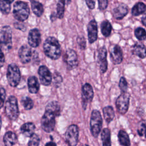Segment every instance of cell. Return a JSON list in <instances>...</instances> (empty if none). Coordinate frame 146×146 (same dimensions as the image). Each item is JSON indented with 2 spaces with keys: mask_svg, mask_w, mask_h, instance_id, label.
Instances as JSON below:
<instances>
[{
  "mask_svg": "<svg viewBox=\"0 0 146 146\" xmlns=\"http://www.w3.org/2000/svg\"><path fill=\"white\" fill-rule=\"evenodd\" d=\"M5 113L6 116L12 121L16 120L19 114L17 99L13 95L10 96L5 104Z\"/></svg>",
  "mask_w": 146,
  "mask_h": 146,
  "instance_id": "7a4b0ae2",
  "label": "cell"
},
{
  "mask_svg": "<svg viewBox=\"0 0 146 146\" xmlns=\"http://www.w3.org/2000/svg\"><path fill=\"white\" fill-rule=\"evenodd\" d=\"M107 51L104 47H101L98 51V62L99 65L100 71L102 74L105 73L107 70L108 63L107 60Z\"/></svg>",
  "mask_w": 146,
  "mask_h": 146,
  "instance_id": "9a60e30c",
  "label": "cell"
},
{
  "mask_svg": "<svg viewBox=\"0 0 146 146\" xmlns=\"http://www.w3.org/2000/svg\"><path fill=\"white\" fill-rule=\"evenodd\" d=\"M0 92H1V103H0L1 105H0V107L2 108L3 106L5 100V99H6V91H5V90L3 87H1Z\"/></svg>",
  "mask_w": 146,
  "mask_h": 146,
  "instance_id": "74e56055",
  "label": "cell"
},
{
  "mask_svg": "<svg viewBox=\"0 0 146 146\" xmlns=\"http://www.w3.org/2000/svg\"><path fill=\"white\" fill-rule=\"evenodd\" d=\"M94 97V91L92 86L89 83H85L82 87V105L85 110L87 104L90 103Z\"/></svg>",
  "mask_w": 146,
  "mask_h": 146,
  "instance_id": "30bf717a",
  "label": "cell"
},
{
  "mask_svg": "<svg viewBox=\"0 0 146 146\" xmlns=\"http://www.w3.org/2000/svg\"><path fill=\"white\" fill-rule=\"evenodd\" d=\"M30 1H31V0H30Z\"/></svg>",
  "mask_w": 146,
  "mask_h": 146,
  "instance_id": "c3c4849f",
  "label": "cell"
},
{
  "mask_svg": "<svg viewBox=\"0 0 146 146\" xmlns=\"http://www.w3.org/2000/svg\"><path fill=\"white\" fill-rule=\"evenodd\" d=\"M88 39L90 43H94L98 38V26L95 20L90 21L87 25Z\"/></svg>",
  "mask_w": 146,
  "mask_h": 146,
  "instance_id": "e0dca14e",
  "label": "cell"
},
{
  "mask_svg": "<svg viewBox=\"0 0 146 146\" xmlns=\"http://www.w3.org/2000/svg\"><path fill=\"white\" fill-rule=\"evenodd\" d=\"M41 42L40 33L37 29H33L30 30L28 36V42L32 47H38Z\"/></svg>",
  "mask_w": 146,
  "mask_h": 146,
  "instance_id": "2e32d148",
  "label": "cell"
},
{
  "mask_svg": "<svg viewBox=\"0 0 146 146\" xmlns=\"http://www.w3.org/2000/svg\"><path fill=\"white\" fill-rule=\"evenodd\" d=\"M132 53L140 58L146 57V47L141 43H136L132 48Z\"/></svg>",
  "mask_w": 146,
  "mask_h": 146,
  "instance_id": "7402d4cb",
  "label": "cell"
},
{
  "mask_svg": "<svg viewBox=\"0 0 146 146\" xmlns=\"http://www.w3.org/2000/svg\"><path fill=\"white\" fill-rule=\"evenodd\" d=\"M137 133L140 136H144L146 138V124L141 122L138 126Z\"/></svg>",
  "mask_w": 146,
  "mask_h": 146,
  "instance_id": "8d00e7d4",
  "label": "cell"
},
{
  "mask_svg": "<svg viewBox=\"0 0 146 146\" xmlns=\"http://www.w3.org/2000/svg\"><path fill=\"white\" fill-rule=\"evenodd\" d=\"M3 141L5 146H13L17 142V135L11 131H7L3 136Z\"/></svg>",
  "mask_w": 146,
  "mask_h": 146,
  "instance_id": "44dd1931",
  "label": "cell"
},
{
  "mask_svg": "<svg viewBox=\"0 0 146 146\" xmlns=\"http://www.w3.org/2000/svg\"><path fill=\"white\" fill-rule=\"evenodd\" d=\"M135 35L140 40H144L146 39V31L141 27H137L135 29Z\"/></svg>",
  "mask_w": 146,
  "mask_h": 146,
  "instance_id": "1f68e13d",
  "label": "cell"
},
{
  "mask_svg": "<svg viewBox=\"0 0 146 146\" xmlns=\"http://www.w3.org/2000/svg\"><path fill=\"white\" fill-rule=\"evenodd\" d=\"M79 128L76 124L70 125L65 132V139L69 146H76L78 142Z\"/></svg>",
  "mask_w": 146,
  "mask_h": 146,
  "instance_id": "ba28073f",
  "label": "cell"
},
{
  "mask_svg": "<svg viewBox=\"0 0 146 146\" xmlns=\"http://www.w3.org/2000/svg\"><path fill=\"white\" fill-rule=\"evenodd\" d=\"M0 9L1 11L4 14H7L10 13L11 9V5L10 3H9L5 2L3 0H1L0 2Z\"/></svg>",
  "mask_w": 146,
  "mask_h": 146,
  "instance_id": "d6a6232c",
  "label": "cell"
},
{
  "mask_svg": "<svg viewBox=\"0 0 146 146\" xmlns=\"http://www.w3.org/2000/svg\"><path fill=\"white\" fill-rule=\"evenodd\" d=\"M5 56H4V54L2 52V50L1 51V61H0V65H1V67H2L4 63H5Z\"/></svg>",
  "mask_w": 146,
  "mask_h": 146,
  "instance_id": "b9f144b4",
  "label": "cell"
},
{
  "mask_svg": "<svg viewBox=\"0 0 146 146\" xmlns=\"http://www.w3.org/2000/svg\"><path fill=\"white\" fill-rule=\"evenodd\" d=\"M119 141L122 146H130L131 143L128 133L124 130H120L117 135Z\"/></svg>",
  "mask_w": 146,
  "mask_h": 146,
  "instance_id": "4316f807",
  "label": "cell"
},
{
  "mask_svg": "<svg viewBox=\"0 0 146 146\" xmlns=\"http://www.w3.org/2000/svg\"><path fill=\"white\" fill-rule=\"evenodd\" d=\"M12 30L10 26H5L1 30L0 41L2 50H9L12 46Z\"/></svg>",
  "mask_w": 146,
  "mask_h": 146,
  "instance_id": "8992f818",
  "label": "cell"
},
{
  "mask_svg": "<svg viewBox=\"0 0 146 146\" xmlns=\"http://www.w3.org/2000/svg\"><path fill=\"white\" fill-rule=\"evenodd\" d=\"M63 60L69 70L74 69L78 66V56L74 50L69 48L66 50L63 55Z\"/></svg>",
  "mask_w": 146,
  "mask_h": 146,
  "instance_id": "8fae6325",
  "label": "cell"
},
{
  "mask_svg": "<svg viewBox=\"0 0 146 146\" xmlns=\"http://www.w3.org/2000/svg\"><path fill=\"white\" fill-rule=\"evenodd\" d=\"M27 86L29 91L31 94H36L39 90L40 84L37 78L35 76H30L27 79Z\"/></svg>",
  "mask_w": 146,
  "mask_h": 146,
  "instance_id": "d6986e66",
  "label": "cell"
},
{
  "mask_svg": "<svg viewBox=\"0 0 146 146\" xmlns=\"http://www.w3.org/2000/svg\"><path fill=\"white\" fill-rule=\"evenodd\" d=\"M100 27L102 34L104 36L108 37L110 35L112 30V26L110 22L107 20H104L102 22Z\"/></svg>",
  "mask_w": 146,
  "mask_h": 146,
  "instance_id": "f1b7e54d",
  "label": "cell"
},
{
  "mask_svg": "<svg viewBox=\"0 0 146 146\" xmlns=\"http://www.w3.org/2000/svg\"><path fill=\"white\" fill-rule=\"evenodd\" d=\"M44 146H56V144L53 141H49Z\"/></svg>",
  "mask_w": 146,
  "mask_h": 146,
  "instance_id": "ee69618b",
  "label": "cell"
},
{
  "mask_svg": "<svg viewBox=\"0 0 146 146\" xmlns=\"http://www.w3.org/2000/svg\"><path fill=\"white\" fill-rule=\"evenodd\" d=\"M55 115L52 113L45 111L41 118V127L42 129L47 133L52 132L55 126Z\"/></svg>",
  "mask_w": 146,
  "mask_h": 146,
  "instance_id": "52a82bcc",
  "label": "cell"
},
{
  "mask_svg": "<svg viewBox=\"0 0 146 146\" xmlns=\"http://www.w3.org/2000/svg\"><path fill=\"white\" fill-rule=\"evenodd\" d=\"M82 146H89V145H87V144H83V145H82Z\"/></svg>",
  "mask_w": 146,
  "mask_h": 146,
  "instance_id": "7dc6e473",
  "label": "cell"
},
{
  "mask_svg": "<svg viewBox=\"0 0 146 146\" xmlns=\"http://www.w3.org/2000/svg\"><path fill=\"white\" fill-rule=\"evenodd\" d=\"M88 7L90 9H94L95 6V0H85Z\"/></svg>",
  "mask_w": 146,
  "mask_h": 146,
  "instance_id": "60d3db41",
  "label": "cell"
},
{
  "mask_svg": "<svg viewBox=\"0 0 146 146\" xmlns=\"http://www.w3.org/2000/svg\"><path fill=\"white\" fill-rule=\"evenodd\" d=\"M66 3H67V5L70 4V2H71V0H66Z\"/></svg>",
  "mask_w": 146,
  "mask_h": 146,
  "instance_id": "bcb514c9",
  "label": "cell"
},
{
  "mask_svg": "<svg viewBox=\"0 0 146 146\" xmlns=\"http://www.w3.org/2000/svg\"><path fill=\"white\" fill-rule=\"evenodd\" d=\"M7 82L13 87H17L21 80V75L19 67L14 63H11L8 66L6 74Z\"/></svg>",
  "mask_w": 146,
  "mask_h": 146,
  "instance_id": "5b68a950",
  "label": "cell"
},
{
  "mask_svg": "<svg viewBox=\"0 0 146 146\" xmlns=\"http://www.w3.org/2000/svg\"><path fill=\"white\" fill-rule=\"evenodd\" d=\"M66 0H59L56 7V16L59 19H62L64 13V5Z\"/></svg>",
  "mask_w": 146,
  "mask_h": 146,
  "instance_id": "f546056e",
  "label": "cell"
},
{
  "mask_svg": "<svg viewBox=\"0 0 146 146\" xmlns=\"http://www.w3.org/2000/svg\"><path fill=\"white\" fill-rule=\"evenodd\" d=\"M99 8L100 10H104L108 6V0H98Z\"/></svg>",
  "mask_w": 146,
  "mask_h": 146,
  "instance_id": "ab89813d",
  "label": "cell"
},
{
  "mask_svg": "<svg viewBox=\"0 0 146 146\" xmlns=\"http://www.w3.org/2000/svg\"><path fill=\"white\" fill-rule=\"evenodd\" d=\"M119 87L122 92H126L128 89V83L124 77H121L119 83Z\"/></svg>",
  "mask_w": 146,
  "mask_h": 146,
  "instance_id": "e575fe53",
  "label": "cell"
},
{
  "mask_svg": "<svg viewBox=\"0 0 146 146\" xmlns=\"http://www.w3.org/2000/svg\"><path fill=\"white\" fill-rule=\"evenodd\" d=\"M31 9H32L33 12L36 16L39 17L43 14L44 11V9L42 3H40L38 1L31 0Z\"/></svg>",
  "mask_w": 146,
  "mask_h": 146,
  "instance_id": "484cf974",
  "label": "cell"
},
{
  "mask_svg": "<svg viewBox=\"0 0 146 146\" xmlns=\"http://www.w3.org/2000/svg\"><path fill=\"white\" fill-rule=\"evenodd\" d=\"M45 111H49L58 117L60 114V105L56 101H52L48 103L45 108Z\"/></svg>",
  "mask_w": 146,
  "mask_h": 146,
  "instance_id": "603a6c76",
  "label": "cell"
},
{
  "mask_svg": "<svg viewBox=\"0 0 146 146\" xmlns=\"http://www.w3.org/2000/svg\"><path fill=\"white\" fill-rule=\"evenodd\" d=\"M146 10V5L143 2L137 3L132 9V14L134 16L139 15Z\"/></svg>",
  "mask_w": 146,
  "mask_h": 146,
  "instance_id": "83f0119b",
  "label": "cell"
},
{
  "mask_svg": "<svg viewBox=\"0 0 146 146\" xmlns=\"http://www.w3.org/2000/svg\"><path fill=\"white\" fill-rule=\"evenodd\" d=\"M3 1H5V2H6L9 3H10V4L14 1V0H3Z\"/></svg>",
  "mask_w": 146,
  "mask_h": 146,
  "instance_id": "f6af8a7d",
  "label": "cell"
},
{
  "mask_svg": "<svg viewBox=\"0 0 146 146\" xmlns=\"http://www.w3.org/2000/svg\"><path fill=\"white\" fill-rule=\"evenodd\" d=\"M103 119L99 111L97 110H92L90 117V131L92 135L94 137H97L102 129Z\"/></svg>",
  "mask_w": 146,
  "mask_h": 146,
  "instance_id": "277c9868",
  "label": "cell"
},
{
  "mask_svg": "<svg viewBox=\"0 0 146 146\" xmlns=\"http://www.w3.org/2000/svg\"><path fill=\"white\" fill-rule=\"evenodd\" d=\"M101 139L103 146H111V132L108 128H105L102 131Z\"/></svg>",
  "mask_w": 146,
  "mask_h": 146,
  "instance_id": "d4e9b609",
  "label": "cell"
},
{
  "mask_svg": "<svg viewBox=\"0 0 146 146\" xmlns=\"http://www.w3.org/2000/svg\"><path fill=\"white\" fill-rule=\"evenodd\" d=\"M21 103L26 110H30L34 106L33 100L29 96L22 98L21 100Z\"/></svg>",
  "mask_w": 146,
  "mask_h": 146,
  "instance_id": "4dcf8cb0",
  "label": "cell"
},
{
  "mask_svg": "<svg viewBox=\"0 0 146 146\" xmlns=\"http://www.w3.org/2000/svg\"><path fill=\"white\" fill-rule=\"evenodd\" d=\"M130 95L128 93L122 92L116 99V107L118 111L121 114L125 113L129 107Z\"/></svg>",
  "mask_w": 146,
  "mask_h": 146,
  "instance_id": "9c48e42d",
  "label": "cell"
},
{
  "mask_svg": "<svg viewBox=\"0 0 146 146\" xmlns=\"http://www.w3.org/2000/svg\"><path fill=\"white\" fill-rule=\"evenodd\" d=\"M103 113L104 118L107 123L111 122L115 117L113 108L111 106L104 107L103 109Z\"/></svg>",
  "mask_w": 146,
  "mask_h": 146,
  "instance_id": "cb8c5ba5",
  "label": "cell"
},
{
  "mask_svg": "<svg viewBox=\"0 0 146 146\" xmlns=\"http://www.w3.org/2000/svg\"><path fill=\"white\" fill-rule=\"evenodd\" d=\"M20 130L24 136L30 137L34 134L35 125L32 122H27L21 125Z\"/></svg>",
  "mask_w": 146,
  "mask_h": 146,
  "instance_id": "ffe728a7",
  "label": "cell"
},
{
  "mask_svg": "<svg viewBox=\"0 0 146 146\" xmlns=\"http://www.w3.org/2000/svg\"><path fill=\"white\" fill-rule=\"evenodd\" d=\"M109 50L112 63L115 64L121 63L123 60V52L120 47L117 44H112L110 47Z\"/></svg>",
  "mask_w": 146,
  "mask_h": 146,
  "instance_id": "5bb4252c",
  "label": "cell"
},
{
  "mask_svg": "<svg viewBox=\"0 0 146 146\" xmlns=\"http://www.w3.org/2000/svg\"><path fill=\"white\" fill-rule=\"evenodd\" d=\"M62 82V77L61 75L56 71L54 72L53 75V83L54 86L58 87L60 86Z\"/></svg>",
  "mask_w": 146,
  "mask_h": 146,
  "instance_id": "d590c367",
  "label": "cell"
},
{
  "mask_svg": "<svg viewBox=\"0 0 146 146\" xmlns=\"http://www.w3.org/2000/svg\"><path fill=\"white\" fill-rule=\"evenodd\" d=\"M14 18L21 22L26 20L30 14V9L28 4L25 2L18 1L15 2L13 11Z\"/></svg>",
  "mask_w": 146,
  "mask_h": 146,
  "instance_id": "3957f363",
  "label": "cell"
},
{
  "mask_svg": "<svg viewBox=\"0 0 146 146\" xmlns=\"http://www.w3.org/2000/svg\"><path fill=\"white\" fill-rule=\"evenodd\" d=\"M34 52L35 51H33L30 47H29L28 46H22L18 51V56L21 62L23 64L29 63L33 57L34 56Z\"/></svg>",
  "mask_w": 146,
  "mask_h": 146,
  "instance_id": "4fadbf2b",
  "label": "cell"
},
{
  "mask_svg": "<svg viewBox=\"0 0 146 146\" xmlns=\"http://www.w3.org/2000/svg\"><path fill=\"white\" fill-rule=\"evenodd\" d=\"M128 11L127 6L121 3L112 10V15L116 19H121L127 14Z\"/></svg>",
  "mask_w": 146,
  "mask_h": 146,
  "instance_id": "ac0fdd59",
  "label": "cell"
},
{
  "mask_svg": "<svg viewBox=\"0 0 146 146\" xmlns=\"http://www.w3.org/2000/svg\"><path fill=\"white\" fill-rule=\"evenodd\" d=\"M77 42L80 49L84 50L86 48V40L83 36H79L77 38Z\"/></svg>",
  "mask_w": 146,
  "mask_h": 146,
  "instance_id": "f35d334b",
  "label": "cell"
},
{
  "mask_svg": "<svg viewBox=\"0 0 146 146\" xmlns=\"http://www.w3.org/2000/svg\"><path fill=\"white\" fill-rule=\"evenodd\" d=\"M40 139L38 135L34 133L30 137L28 142V146H39Z\"/></svg>",
  "mask_w": 146,
  "mask_h": 146,
  "instance_id": "836d02e7",
  "label": "cell"
},
{
  "mask_svg": "<svg viewBox=\"0 0 146 146\" xmlns=\"http://www.w3.org/2000/svg\"><path fill=\"white\" fill-rule=\"evenodd\" d=\"M38 75L40 82L43 86H48L52 82V75L49 69L46 66H41L38 69Z\"/></svg>",
  "mask_w": 146,
  "mask_h": 146,
  "instance_id": "7c38bea8",
  "label": "cell"
},
{
  "mask_svg": "<svg viewBox=\"0 0 146 146\" xmlns=\"http://www.w3.org/2000/svg\"><path fill=\"white\" fill-rule=\"evenodd\" d=\"M141 22L143 24L146 26V14H145L141 18Z\"/></svg>",
  "mask_w": 146,
  "mask_h": 146,
  "instance_id": "7bdbcfd3",
  "label": "cell"
},
{
  "mask_svg": "<svg viewBox=\"0 0 146 146\" xmlns=\"http://www.w3.org/2000/svg\"><path fill=\"white\" fill-rule=\"evenodd\" d=\"M44 54L52 60L58 59L61 55V47L58 40L52 36L48 37L43 43Z\"/></svg>",
  "mask_w": 146,
  "mask_h": 146,
  "instance_id": "6da1fadb",
  "label": "cell"
}]
</instances>
